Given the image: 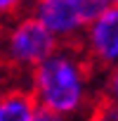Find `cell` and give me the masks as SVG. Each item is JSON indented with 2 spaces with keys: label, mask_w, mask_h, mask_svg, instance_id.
Listing matches in <instances>:
<instances>
[{
  "label": "cell",
  "mask_w": 118,
  "mask_h": 121,
  "mask_svg": "<svg viewBox=\"0 0 118 121\" xmlns=\"http://www.w3.org/2000/svg\"><path fill=\"white\" fill-rule=\"evenodd\" d=\"M99 76L78 43H62L28 74V88L43 112L83 121L99 104Z\"/></svg>",
  "instance_id": "cell-1"
},
{
  "label": "cell",
  "mask_w": 118,
  "mask_h": 121,
  "mask_svg": "<svg viewBox=\"0 0 118 121\" xmlns=\"http://www.w3.org/2000/svg\"><path fill=\"white\" fill-rule=\"evenodd\" d=\"M62 45L59 38L33 14L21 12L19 17L3 24L0 31V55L17 71L31 74L40 62Z\"/></svg>",
  "instance_id": "cell-2"
},
{
  "label": "cell",
  "mask_w": 118,
  "mask_h": 121,
  "mask_svg": "<svg viewBox=\"0 0 118 121\" xmlns=\"http://www.w3.org/2000/svg\"><path fill=\"white\" fill-rule=\"evenodd\" d=\"M104 5V0H33L31 12L59 38V43H78Z\"/></svg>",
  "instance_id": "cell-3"
},
{
  "label": "cell",
  "mask_w": 118,
  "mask_h": 121,
  "mask_svg": "<svg viewBox=\"0 0 118 121\" xmlns=\"http://www.w3.org/2000/svg\"><path fill=\"white\" fill-rule=\"evenodd\" d=\"M78 45L99 74L116 69L118 67V5H104L102 12L85 29Z\"/></svg>",
  "instance_id": "cell-4"
},
{
  "label": "cell",
  "mask_w": 118,
  "mask_h": 121,
  "mask_svg": "<svg viewBox=\"0 0 118 121\" xmlns=\"http://www.w3.org/2000/svg\"><path fill=\"white\" fill-rule=\"evenodd\" d=\"M40 104L31 88H10L0 93V121H38Z\"/></svg>",
  "instance_id": "cell-5"
},
{
  "label": "cell",
  "mask_w": 118,
  "mask_h": 121,
  "mask_svg": "<svg viewBox=\"0 0 118 121\" xmlns=\"http://www.w3.org/2000/svg\"><path fill=\"white\" fill-rule=\"evenodd\" d=\"M99 102L118 109V67L99 76Z\"/></svg>",
  "instance_id": "cell-6"
},
{
  "label": "cell",
  "mask_w": 118,
  "mask_h": 121,
  "mask_svg": "<svg viewBox=\"0 0 118 121\" xmlns=\"http://www.w3.org/2000/svg\"><path fill=\"white\" fill-rule=\"evenodd\" d=\"M28 5V0H0V24L19 17Z\"/></svg>",
  "instance_id": "cell-7"
},
{
  "label": "cell",
  "mask_w": 118,
  "mask_h": 121,
  "mask_svg": "<svg viewBox=\"0 0 118 121\" xmlns=\"http://www.w3.org/2000/svg\"><path fill=\"white\" fill-rule=\"evenodd\" d=\"M87 121H118V109H116V107H111V104L99 102V104L94 107L92 116H90Z\"/></svg>",
  "instance_id": "cell-8"
},
{
  "label": "cell",
  "mask_w": 118,
  "mask_h": 121,
  "mask_svg": "<svg viewBox=\"0 0 118 121\" xmlns=\"http://www.w3.org/2000/svg\"><path fill=\"white\" fill-rule=\"evenodd\" d=\"M38 121H71V119H64V116H59V114H52V112H43L40 109Z\"/></svg>",
  "instance_id": "cell-9"
},
{
  "label": "cell",
  "mask_w": 118,
  "mask_h": 121,
  "mask_svg": "<svg viewBox=\"0 0 118 121\" xmlns=\"http://www.w3.org/2000/svg\"><path fill=\"white\" fill-rule=\"evenodd\" d=\"M106 5H118V0H104Z\"/></svg>",
  "instance_id": "cell-10"
}]
</instances>
